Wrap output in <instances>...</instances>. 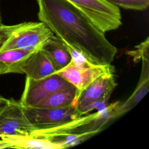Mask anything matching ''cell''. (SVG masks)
Wrapping results in <instances>:
<instances>
[{
    "mask_svg": "<svg viewBox=\"0 0 149 149\" xmlns=\"http://www.w3.org/2000/svg\"><path fill=\"white\" fill-rule=\"evenodd\" d=\"M40 48L52 64L55 73L65 68L72 59L69 47L54 34Z\"/></svg>",
    "mask_w": 149,
    "mask_h": 149,
    "instance_id": "12",
    "label": "cell"
},
{
    "mask_svg": "<svg viewBox=\"0 0 149 149\" xmlns=\"http://www.w3.org/2000/svg\"><path fill=\"white\" fill-rule=\"evenodd\" d=\"M76 94V87L70 85L49 94L34 107L52 108L68 107L74 104Z\"/></svg>",
    "mask_w": 149,
    "mask_h": 149,
    "instance_id": "13",
    "label": "cell"
},
{
    "mask_svg": "<svg viewBox=\"0 0 149 149\" xmlns=\"http://www.w3.org/2000/svg\"><path fill=\"white\" fill-rule=\"evenodd\" d=\"M69 48L72 55L71 62L65 68L56 72V73L76 87V101L81 91L97 78L106 73H114L115 67L111 64H93L79 53L69 47Z\"/></svg>",
    "mask_w": 149,
    "mask_h": 149,
    "instance_id": "4",
    "label": "cell"
},
{
    "mask_svg": "<svg viewBox=\"0 0 149 149\" xmlns=\"http://www.w3.org/2000/svg\"><path fill=\"white\" fill-rule=\"evenodd\" d=\"M13 73L25 74L33 79H40L55 73L47 56L40 48L20 60L15 66Z\"/></svg>",
    "mask_w": 149,
    "mask_h": 149,
    "instance_id": "10",
    "label": "cell"
},
{
    "mask_svg": "<svg viewBox=\"0 0 149 149\" xmlns=\"http://www.w3.org/2000/svg\"><path fill=\"white\" fill-rule=\"evenodd\" d=\"M2 16H1V9H0V24L2 23Z\"/></svg>",
    "mask_w": 149,
    "mask_h": 149,
    "instance_id": "20",
    "label": "cell"
},
{
    "mask_svg": "<svg viewBox=\"0 0 149 149\" xmlns=\"http://www.w3.org/2000/svg\"><path fill=\"white\" fill-rule=\"evenodd\" d=\"M142 68L137 85L127 100L122 104L114 102L111 111L112 119L120 116L134 108L145 97L149 87V58H142Z\"/></svg>",
    "mask_w": 149,
    "mask_h": 149,
    "instance_id": "11",
    "label": "cell"
},
{
    "mask_svg": "<svg viewBox=\"0 0 149 149\" xmlns=\"http://www.w3.org/2000/svg\"><path fill=\"white\" fill-rule=\"evenodd\" d=\"M112 5L125 9L144 10L148 8L149 0H104Z\"/></svg>",
    "mask_w": 149,
    "mask_h": 149,
    "instance_id": "16",
    "label": "cell"
},
{
    "mask_svg": "<svg viewBox=\"0 0 149 149\" xmlns=\"http://www.w3.org/2000/svg\"><path fill=\"white\" fill-rule=\"evenodd\" d=\"M113 73H106L97 78L87 86L76 98L74 105L80 115L106 107L112 93L117 86Z\"/></svg>",
    "mask_w": 149,
    "mask_h": 149,
    "instance_id": "5",
    "label": "cell"
},
{
    "mask_svg": "<svg viewBox=\"0 0 149 149\" xmlns=\"http://www.w3.org/2000/svg\"><path fill=\"white\" fill-rule=\"evenodd\" d=\"M82 12L101 31L117 29L122 25L119 7L104 0H67Z\"/></svg>",
    "mask_w": 149,
    "mask_h": 149,
    "instance_id": "6",
    "label": "cell"
},
{
    "mask_svg": "<svg viewBox=\"0 0 149 149\" xmlns=\"http://www.w3.org/2000/svg\"><path fill=\"white\" fill-rule=\"evenodd\" d=\"M0 75H1V74H0Z\"/></svg>",
    "mask_w": 149,
    "mask_h": 149,
    "instance_id": "21",
    "label": "cell"
},
{
    "mask_svg": "<svg viewBox=\"0 0 149 149\" xmlns=\"http://www.w3.org/2000/svg\"><path fill=\"white\" fill-rule=\"evenodd\" d=\"M72 85L55 73L40 79L26 77L20 103L23 107H34L52 93Z\"/></svg>",
    "mask_w": 149,
    "mask_h": 149,
    "instance_id": "7",
    "label": "cell"
},
{
    "mask_svg": "<svg viewBox=\"0 0 149 149\" xmlns=\"http://www.w3.org/2000/svg\"><path fill=\"white\" fill-rule=\"evenodd\" d=\"M10 148V144L6 141L1 139L0 140V149Z\"/></svg>",
    "mask_w": 149,
    "mask_h": 149,
    "instance_id": "19",
    "label": "cell"
},
{
    "mask_svg": "<svg viewBox=\"0 0 149 149\" xmlns=\"http://www.w3.org/2000/svg\"><path fill=\"white\" fill-rule=\"evenodd\" d=\"M35 49H13L0 51L1 75L13 73L16 65Z\"/></svg>",
    "mask_w": 149,
    "mask_h": 149,
    "instance_id": "15",
    "label": "cell"
},
{
    "mask_svg": "<svg viewBox=\"0 0 149 149\" xmlns=\"http://www.w3.org/2000/svg\"><path fill=\"white\" fill-rule=\"evenodd\" d=\"M23 109L36 130L53 127L80 116L74 105L52 108L23 107Z\"/></svg>",
    "mask_w": 149,
    "mask_h": 149,
    "instance_id": "8",
    "label": "cell"
},
{
    "mask_svg": "<svg viewBox=\"0 0 149 149\" xmlns=\"http://www.w3.org/2000/svg\"><path fill=\"white\" fill-rule=\"evenodd\" d=\"M111 107L112 104L97 112L80 116L56 126L35 130L30 136L48 139L60 148L73 146L99 132L108 120L112 119Z\"/></svg>",
    "mask_w": 149,
    "mask_h": 149,
    "instance_id": "2",
    "label": "cell"
},
{
    "mask_svg": "<svg viewBox=\"0 0 149 149\" xmlns=\"http://www.w3.org/2000/svg\"><path fill=\"white\" fill-rule=\"evenodd\" d=\"M35 130L19 101L9 99V102L0 112V137L7 135L29 136Z\"/></svg>",
    "mask_w": 149,
    "mask_h": 149,
    "instance_id": "9",
    "label": "cell"
},
{
    "mask_svg": "<svg viewBox=\"0 0 149 149\" xmlns=\"http://www.w3.org/2000/svg\"><path fill=\"white\" fill-rule=\"evenodd\" d=\"M0 138L10 144V148H46L58 149L60 147L48 139L35 137L32 136L7 135Z\"/></svg>",
    "mask_w": 149,
    "mask_h": 149,
    "instance_id": "14",
    "label": "cell"
},
{
    "mask_svg": "<svg viewBox=\"0 0 149 149\" xmlns=\"http://www.w3.org/2000/svg\"><path fill=\"white\" fill-rule=\"evenodd\" d=\"M54 34L42 22L0 24V51L40 48Z\"/></svg>",
    "mask_w": 149,
    "mask_h": 149,
    "instance_id": "3",
    "label": "cell"
},
{
    "mask_svg": "<svg viewBox=\"0 0 149 149\" xmlns=\"http://www.w3.org/2000/svg\"><path fill=\"white\" fill-rule=\"evenodd\" d=\"M9 102V99H6L0 95V112Z\"/></svg>",
    "mask_w": 149,
    "mask_h": 149,
    "instance_id": "18",
    "label": "cell"
},
{
    "mask_svg": "<svg viewBox=\"0 0 149 149\" xmlns=\"http://www.w3.org/2000/svg\"><path fill=\"white\" fill-rule=\"evenodd\" d=\"M38 17L68 47L95 65H110L117 48L105 33L67 0H36Z\"/></svg>",
    "mask_w": 149,
    "mask_h": 149,
    "instance_id": "1",
    "label": "cell"
},
{
    "mask_svg": "<svg viewBox=\"0 0 149 149\" xmlns=\"http://www.w3.org/2000/svg\"><path fill=\"white\" fill-rule=\"evenodd\" d=\"M149 41L147 37L143 42L136 46L135 49L129 51L126 54L133 58V61L136 62L142 58H149Z\"/></svg>",
    "mask_w": 149,
    "mask_h": 149,
    "instance_id": "17",
    "label": "cell"
}]
</instances>
